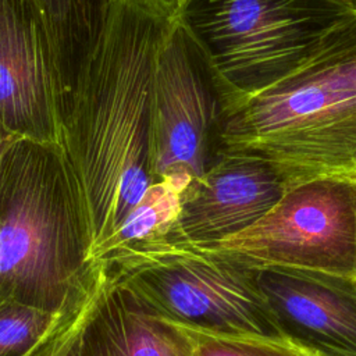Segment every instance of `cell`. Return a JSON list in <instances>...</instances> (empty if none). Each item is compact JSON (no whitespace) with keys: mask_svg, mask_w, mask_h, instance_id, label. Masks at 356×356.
Returning a JSON list of instances; mask_svg holds the SVG:
<instances>
[{"mask_svg":"<svg viewBox=\"0 0 356 356\" xmlns=\"http://www.w3.org/2000/svg\"><path fill=\"white\" fill-rule=\"evenodd\" d=\"M285 189V181L270 163L224 153L182 193L178 216L163 238L211 248L252 227L275 206Z\"/></svg>","mask_w":356,"mask_h":356,"instance_id":"9","label":"cell"},{"mask_svg":"<svg viewBox=\"0 0 356 356\" xmlns=\"http://www.w3.org/2000/svg\"><path fill=\"white\" fill-rule=\"evenodd\" d=\"M152 1H154L159 7H161L164 11H167L170 15L175 17L186 0H152Z\"/></svg>","mask_w":356,"mask_h":356,"instance_id":"17","label":"cell"},{"mask_svg":"<svg viewBox=\"0 0 356 356\" xmlns=\"http://www.w3.org/2000/svg\"><path fill=\"white\" fill-rule=\"evenodd\" d=\"M79 356H196L184 328L147 314L125 291L110 285L89 318Z\"/></svg>","mask_w":356,"mask_h":356,"instance_id":"11","label":"cell"},{"mask_svg":"<svg viewBox=\"0 0 356 356\" xmlns=\"http://www.w3.org/2000/svg\"><path fill=\"white\" fill-rule=\"evenodd\" d=\"M211 248L259 268L356 278V174L317 175L288 185L259 221Z\"/></svg>","mask_w":356,"mask_h":356,"instance_id":"7","label":"cell"},{"mask_svg":"<svg viewBox=\"0 0 356 356\" xmlns=\"http://www.w3.org/2000/svg\"><path fill=\"white\" fill-rule=\"evenodd\" d=\"M0 120L18 138L63 145L54 50L33 0H0Z\"/></svg>","mask_w":356,"mask_h":356,"instance_id":"8","label":"cell"},{"mask_svg":"<svg viewBox=\"0 0 356 356\" xmlns=\"http://www.w3.org/2000/svg\"><path fill=\"white\" fill-rule=\"evenodd\" d=\"M56 312L0 293V356H24L46 331Z\"/></svg>","mask_w":356,"mask_h":356,"instance_id":"16","label":"cell"},{"mask_svg":"<svg viewBox=\"0 0 356 356\" xmlns=\"http://www.w3.org/2000/svg\"><path fill=\"white\" fill-rule=\"evenodd\" d=\"M108 285L106 264L102 260H92L46 331L24 356H79L83 330Z\"/></svg>","mask_w":356,"mask_h":356,"instance_id":"13","label":"cell"},{"mask_svg":"<svg viewBox=\"0 0 356 356\" xmlns=\"http://www.w3.org/2000/svg\"><path fill=\"white\" fill-rule=\"evenodd\" d=\"M228 102L207 56L174 18L160 47L153 85L152 171L186 188L222 156Z\"/></svg>","mask_w":356,"mask_h":356,"instance_id":"6","label":"cell"},{"mask_svg":"<svg viewBox=\"0 0 356 356\" xmlns=\"http://www.w3.org/2000/svg\"><path fill=\"white\" fill-rule=\"evenodd\" d=\"M96 260L150 316L211 334L286 338L260 288V268L238 256L159 238Z\"/></svg>","mask_w":356,"mask_h":356,"instance_id":"4","label":"cell"},{"mask_svg":"<svg viewBox=\"0 0 356 356\" xmlns=\"http://www.w3.org/2000/svg\"><path fill=\"white\" fill-rule=\"evenodd\" d=\"M54 50L64 124L82 76L118 0H33Z\"/></svg>","mask_w":356,"mask_h":356,"instance_id":"12","label":"cell"},{"mask_svg":"<svg viewBox=\"0 0 356 356\" xmlns=\"http://www.w3.org/2000/svg\"><path fill=\"white\" fill-rule=\"evenodd\" d=\"M350 10L335 0H186L175 18L207 56L231 108L293 72Z\"/></svg>","mask_w":356,"mask_h":356,"instance_id":"5","label":"cell"},{"mask_svg":"<svg viewBox=\"0 0 356 356\" xmlns=\"http://www.w3.org/2000/svg\"><path fill=\"white\" fill-rule=\"evenodd\" d=\"M15 138H18V136L13 135V134L4 127V124H3L1 120H0V163H1V157H3V154H4V152H6V149L10 146V143H11Z\"/></svg>","mask_w":356,"mask_h":356,"instance_id":"18","label":"cell"},{"mask_svg":"<svg viewBox=\"0 0 356 356\" xmlns=\"http://www.w3.org/2000/svg\"><path fill=\"white\" fill-rule=\"evenodd\" d=\"M85 197L61 143L15 138L0 163V293L56 312L90 264Z\"/></svg>","mask_w":356,"mask_h":356,"instance_id":"3","label":"cell"},{"mask_svg":"<svg viewBox=\"0 0 356 356\" xmlns=\"http://www.w3.org/2000/svg\"><path fill=\"white\" fill-rule=\"evenodd\" d=\"M184 330L195 341L196 356H318L288 338L232 337L189 328Z\"/></svg>","mask_w":356,"mask_h":356,"instance_id":"15","label":"cell"},{"mask_svg":"<svg viewBox=\"0 0 356 356\" xmlns=\"http://www.w3.org/2000/svg\"><path fill=\"white\" fill-rule=\"evenodd\" d=\"M175 17L152 0H118L63 124L92 253L157 184L152 171L157 56Z\"/></svg>","mask_w":356,"mask_h":356,"instance_id":"1","label":"cell"},{"mask_svg":"<svg viewBox=\"0 0 356 356\" xmlns=\"http://www.w3.org/2000/svg\"><path fill=\"white\" fill-rule=\"evenodd\" d=\"M184 192L185 189L172 181L154 184L118 229L92 253L90 260L113 250L163 238L178 216Z\"/></svg>","mask_w":356,"mask_h":356,"instance_id":"14","label":"cell"},{"mask_svg":"<svg viewBox=\"0 0 356 356\" xmlns=\"http://www.w3.org/2000/svg\"><path fill=\"white\" fill-rule=\"evenodd\" d=\"M335 1L342 3V4H345V6L350 7V8H356V0H335Z\"/></svg>","mask_w":356,"mask_h":356,"instance_id":"19","label":"cell"},{"mask_svg":"<svg viewBox=\"0 0 356 356\" xmlns=\"http://www.w3.org/2000/svg\"><path fill=\"white\" fill-rule=\"evenodd\" d=\"M259 284L288 339L318 356H356V278L261 267Z\"/></svg>","mask_w":356,"mask_h":356,"instance_id":"10","label":"cell"},{"mask_svg":"<svg viewBox=\"0 0 356 356\" xmlns=\"http://www.w3.org/2000/svg\"><path fill=\"white\" fill-rule=\"evenodd\" d=\"M221 153L270 163L286 186L356 174V8L293 72L227 110Z\"/></svg>","mask_w":356,"mask_h":356,"instance_id":"2","label":"cell"}]
</instances>
